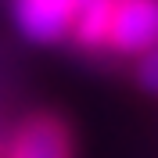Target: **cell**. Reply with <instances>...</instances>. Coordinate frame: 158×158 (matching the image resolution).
Listing matches in <instances>:
<instances>
[{"instance_id":"obj_1","label":"cell","mask_w":158,"mask_h":158,"mask_svg":"<svg viewBox=\"0 0 158 158\" xmlns=\"http://www.w3.org/2000/svg\"><path fill=\"white\" fill-rule=\"evenodd\" d=\"M4 158H76V140L61 115L36 111L15 126L4 148Z\"/></svg>"},{"instance_id":"obj_2","label":"cell","mask_w":158,"mask_h":158,"mask_svg":"<svg viewBox=\"0 0 158 158\" xmlns=\"http://www.w3.org/2000/svg\"><path fill=\"white\" fill-rule=\"evenodd\" d=\"M158 47V0H115L104 50L118 58H140Z\"/></svg>"},{"instance_id":"obj_3","label":"cell","mask_w":158,"mask_h":158,"mask_svg":"<svg viewBox=\"0 0 158 158\" xmlns=\"http://www.w3.org/2000/svg\"><path fill=\"white\" fill-rule=\"evenodd\" d=\"M79 0H11V15L22 36L32 43H58L72 32Z\"/></svg>"},{"instance_id":"obj_5","label":"cell","mask_w":158,"mask_h":158,"mask_svg":"<svg viewBox=\"0 0 158 158\" xmlns=\"http://www.w3.org/2000/svg\"><path fill=\"white\" fill-rule=\"evenodd\" d=\"M133 76H137V86L144 90V94L158 97V47H151L148 54H140V58H137Z\"/></svg>"},{"instance_id":"obj_4","label":"cell","mask_w":158,"mask_h":158,"mask_svg":"<svg viewBox=\"0 0 158 158\" xmlns=\"http://www.w3.org/2000/svg\"><path fill=\"white\" fill-rule=\"evenodd\" d=\"M111 7L115 0H79L76 18H72L69 40L86 54H101L108 43V25H111Z\"/></svg>"}]
</instances>
